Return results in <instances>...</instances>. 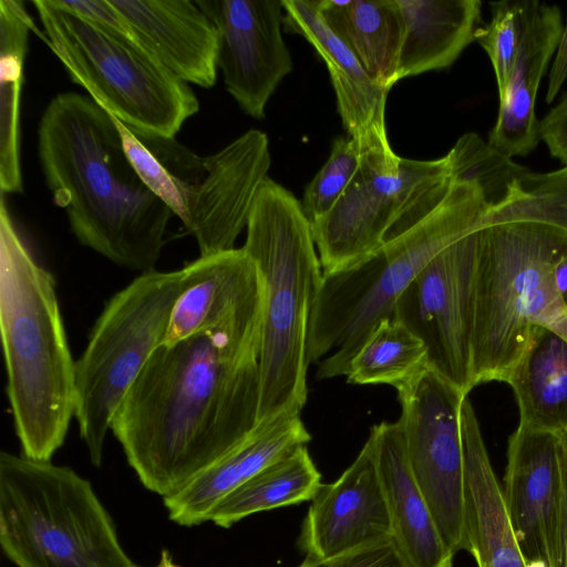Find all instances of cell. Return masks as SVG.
<instances>
[{"label": "cell", "mask_w": 567, "mask_h": 567, "mask_svg": "<svg viewBox=\"0 0 567 567\" xmlns=\"http://www.w3.org/2000/svg\"><path fill=\"white\" fill-rule=\"evenodd\" d=\"M262 303L159 344L111 431L141 483L163 498L243 443L258 423Z\"/></svg>", "instance_id": "obj_1"}, {"label": "cell", "mask_w": 567, "mask_h": 567, "mask_svg": "<svg viewBox=\"0 0 567 567\" xmlns=\"http://www.w3.org/2000/svg\"><path fill=\"white\" fill-rule=\"evenodd\" d=\"M38 155L81 245L120 267L155 270L174 214L137 176L109 112L91 96L55 95L39 123Z\"/></svg>", "instance_id": "obj_2"}, {"label": "cell", "mask_w": 567, "mask_h": 567, "mask_svg": "<svg viewBox=\"0 0 567 567\" xmlns=\"http://www.w3.org/2000/svg\"><path fill=\"white\" fill-rule=\"evenodd\" d=\"M0 333L6 393L22 455L51 461L75 413L76 361L52 272L18 233L0 198Z\"/></svg>", "instance_id": "obj_3"}, {"label": "cell", "mask_w": 567, "mask_h": 567, "mask_svg": "<svg viewBox=\"0 0 567 567\" xmlns=\"http://www.w3.org/2000/svg\"><path fill=\"white\" fill-rule=\"evenodd\" d=\"M246 228L243 248L262 284L260 423L300 414L307 402L308 326L323 272L301 203L270 177L257 192Z\"/></svg>", "instance_id": "obj_4"}, {"label": "cell", "mask_w": 567, "mask_h": 567, "mask_svg": "<svg viewBox=\"0 0 567 567\" xmlns=\"http://www.w3.org/2000/svg\"><path fill=\"white\" fill-rule=\"evenodd\" d=\"M488 208L477 188L454 183L442 204L400 236L347 268L322 275L307 336L318 380L347 375L372 330L391 318L399 297L442 249L484 226Z\"/></svg>", "instance_id": "obj_5"}, {"label": "cell", "mask_w": 567, "mask_h": 567, "mask_svg": "<svg viewBox=\"0 0 567 567\" xmlns=\"http://www.w3.org/2000/svg\"><path fill=\"white\" fill-rule=\"evenodd\" d=\"M567 250V230L534 221L478 230L472 341L473 385L508 382L535 327L567 341V307L554 266Z\"/></svg>", "instance_id": "obj_6"}, {"label": "cell", "mask_w": 567, "mask_h": 567, "mask_svg": "<svg viewBox=\"0 0 567 567\" xmlns=\"http://www.w3.org/2000/svg\"><path fill=\"white\" fill-rule=\"evenodd\" d=\"M0 544L18 567H140L89 481L8 452L0 453Z\"/></svg>", "instance_id": "obj_7"}, {"label": "cell", "mask_w": 567, "mask_h": 567, "mask_svg": "<svg viewBox=\"0 0 567 567\" xmlns=\"http://www.w3.org/2000/svg\"><path fill=\"white\" fill-rule=\"evenodd\" d=\"M44 42L71 81L140 136L174 138L199 110L188 83L137 42L61 8L34 0Z\"/></svg>", "instance_id": "obj_8"}, {"label": "cell", "mask_w": 567, "mask_h": 567, "mask_svg": "<svg viewBox=\"0 0 567 567\" xmlns=\"http://www.w3.org/2000/svg\"><path fill=\"white\" fill-rule=\"evenodd\" d=\"M184 281L183 268L141 274L107 300L91 330L76 361L74 417L95 466L117 406L164 340Z\"/></svg>", "instance_id": "obj_9"}, {"label": "cell", "mask_w": 567, "mask_h": 567, "mask_svg": "<svg viewBox=\"0 0 567 567\" xmlns=\"http://www.w3.org/2000/svg\"><path fill=\"white\" fill-rule=\"evenodd\" d=\"M453 185L447 155L398 156L390 145L362 147L360 165L334 206L311 223L322 272L352 266L434 212Z\"/></svg>", "instance_id": "obj_10"}, {"label": "cell", "mask_w": 567, "mask_h": 567, "mask_svg": "<svg viewBox=\"0 0 567 567\" xmlns=\"http://www.w3.org/2000/svg\"><path fill=\"white\" fill-rule=\"evenodd\" d=\"M413 476L453 554L467 550L461 408L467 396L429 367L398 389Z\"/></svg>", "instance_id": "obj_11"}, {"label": "cell", "mask_w": 567, "mask_h": 567, "mask_svg": "<svg viewBox=\"0 0 567 567\" xmlns=\"http://www.w3.org/2000/svg\"><path fill=\"white\" fill-rule=\"evenodd\" d=\"M478 230L434 256L399 297L392 315L424 343L429 368L466 395L474 388Z\"/></svg>", "instance_id": "obj_12"}, {"label": "cell", "mask_w": 567, "mask_h": 567, "mask_svg": "<svg viewBox=\"0 0 567 567\" xmlns=\"http://www.w3.org/2000/svg\"><path fill=\"white\" fill-rule=\"evenodd\" d=\"M218 31L217 64L226 90L247 115L265 117V107L292 70L281 35V0H196Z\"/></svg>", "instance_id": "obj_13"}, {"label": "cell", "mask_w": 567, "mask_h": 567, "mask_svg": "<svg viewBox=\"0 0 567 567\" xmlns=\"http://www.w3.org/2000/svg\"><path fill=\"white\" fill-rule=\"evenodd\" d=\"M270 165L268 136L256 128L204 157L205 175L192 189L183 223L200 256L235 248Z\"/></svg>", "instance_id": "obj_14"}, {"label": "cell", "mask_w": 567, "mask_h": 567, "mask_svg": "<svg viewBox=\"0 0 567 567\" xmlns=\"http://www.w3.org/2000/svg\"><path fill=\"white\" fill-rule=\"evenodd\" d=\"M301 543L307 556L326 559L391 537V520L372 439L332 484L311 499Z\"/></svg>", "instance_id": "obj_15"}, {"label": "cell", "mask_w": 567, "mask_h": 567, "mask_svg": "<svg viewBox=\"0 0 567 567\" xmlns=\"http://www.w3.org/2000/svg\"><path fill=\"white\" fill-rule=\"evenodd\" d=\"M561 434L518 424L508 440L503 493L526 563L546 560L559 489Z\"/></svg>", "instance_id": "obj_16"}, {"label": "cell", "mask_w": 567, "mask_h": 567, "mask_svg": "<svg viewBox=\"0 0 567 567\" xmlns=\"http://www.w3.org/2000/svg\"><path fill=\"white\" fill-rule=\"evenodd\" d=\"M136 41L186 83L209 89L217 79L218 31L190 0H111Z\"/></svg>", "instance_id": "obj_17"}, {"label": "cell", "mask_w": 567, "mask_h": 567, "mask_svg": "<svg viewBox=\"0 0 567 567\" xmlns=\"http://www.w3.org/2000/svg\"><path fill=\"white\" fill-rule=\"evenodd\" d=\"M284 28L305 38L324 62L348 136L362 146L390 144L385 127L388 92L367 73L353 52L326 24L315 0H281Z\"/></svg>", "instance_id": "obj_18"}, {"label": "cell", "mask_w": 567, "mask_h": 567, "mask_svg": "<svg viewBox=\"0 0 567 567\" xmlns=\"http://www.w3.org/2000/svg\"><path fill=\"white\" fill-rule=\"evenodd\" d=\"M183 270L184 287L162 343L172 344L217 327L262 303L258 269L243 247L199 256Z\"/></svg>", "instance_id": "obj_19"}, {"label": "cell", "mask_w": 567, "mask_h": 567, "mask_svg": "<svg viewBox=\"0 0 567 567\" xmlns=\"http://www.w3.org/2000/svg\"><path fill=\"white\" fill-rule=\"evenodd\" d=\"M563 30L557 6L529 0L526 23L488 144L514 157L534 151L539 140L536 95Z\"/></svg>", "instance_id": "obj_20"}, {"label": "cell", "mask_w": 567, "mask_h": 567, "mask_svg": "<svg viewBox=\"0 0 567 567\" xmlns=\"http://www.w3.org/2000/svg\"><path fill=\"white\" fill-rule=\"evenodd\" d=\"M310 439L299 413H282L258 423L237 447L182 491L163 498L169 518L183 526L208 522L212 511L227 494L276 460L307 445Z\"/></svg>", "instance_id": "obj_21"}, {"label": "cell", "mask_w": 567, "mask_h": 567, "mask_svg": "<svg viewBox=\"0 0 567 567\" xmlns=\"http://www.w3.org/2000/svg\"><path fill=\"white\" fill-rule=\"evenodd\" d=\"M375 461L390 520L391 537L408 567H452L427 502L411 471L399 421L371 427Z\"/></svg>", "instance_id": "obj_22"}, {"label": "cell", "mask_w": 567, "mask_h": 567, "mask_svg": "<svg viewBox=\"0 0 567 567\" xmlns=\"http://www.w3.org/2000/svg\"><path fill=\"white\" fill-rule=\"evenodd\" d=\"M464 454V523L467 551L477 567H526L473 405L461 408Z\"/></svg>", "instance_id": "obj_23"}, {"label": "cell", "mask_w": 567, "mask_h": 567, "mask_svg": "<svg viewBox=\"0 0 567 567\" xmlns=\"http://www.w3.org/2000/svg\"><path fill=\"white\" fill-rule=\"evenodd\" d=\"M404 34L398 81L451 66L481 28L478 0H398Z\"/></svg>", "instance_id": "obj_24"}, {"label": "cell", "mask_w": 567, "mask_h": 567, "mask_svg": "<svg viewBox=\"0 0 567 567\" xmlns=\"http://www.w3.org/2000/svg\"><path fill=\"white\" fill-rule=\"evenodd\" d=\"M326 24L386 91L398 82L404 21L398 0H315Z\"/></svg>", "instance_id": "obj_25"}, {"label": "cell", "mask_w": 567, "mask_h": 567, "mask_svg": "<svg viewBox=\"0 0 567 567\" xmlns=\"http://www.w3.org/2000/svg\"><path fill=\"white\" fill-rule=\"evenodd\" d=\"M516 396L519 424L554 433L567 432V341L535 327L508 382Z\"/></svg>", "instance_id": "obj_26"}, {"label": "cell", "mask_w": 567, "mask_h": 567, "mask_svg": "<svg viewBox=\"0 0 567 567\" xmlns=\"http://www.w3.org/2000/svg\"><path fill=\"white\" fill-rule=\"evenodd\" d=\"M42 40L23 1L0 0V188L23 192L20 165V96L29 32Z\"/></svg>", "instance_id": "obj_27"}, {"label": "cell", "mask_w": 567, "mask_h": 567, "mask_svg": "<svg viewBox=\"0 0 567 567\" xmlns=\"http://www.w3.org/2000/svg\"><path fill=\"white\" fill-rule=\"evenodd\" d=\"M320 480L307 445L298 446L227 494L208 522L228 528L251 514L312 499Z\"/></svg>", "instance_id": "obj_28"}, {"label": "cell", "mask_w": 567, "mask_h": 567, "mask_svg": "<svg viewBox=\"0 0 567 567\" xmlns=\"http://www.w3.org/2000/svg\"><path fill=\"white\" fill-rule=\"evenodd\" d=\"M427 367L424 343L391 317L372 330L346 378L352 384H389L398 389Z\"/></svg>", "instance_id": "obj_29"}, {"label": "cell", "mask_w": 567, "mask_h": 567, "mask_svg": "<svg viewBox=\"0 0 567 567\" xmlns=\"http://www.w3.org/2000/svg\"><path fill=\"white\" fill-rule=\"evenodd\" d=\"M446 155L452 181L475 186L488 212L504 205L518 179L529 171L474 132L463 134Z\"/></svg>", "instance_id": "obj_30"}, {"label": "cell", "mask_w": 567, "mask_h": 567, "mask_svg": "<svg viewBox=\"0 0 567 567\" xmlns=\"http://www.w3.org/2000/svg\"><path fill=\"white\" fill-rule=\"evenodd\" d=\"M509 221L542 223L567 230V165L549 173L526 172L511 198L487 213L484 226Z\"/></svg>", "instance_id": "obj_31"}, {"label": "cell", "mask_w": 567, "mask_h": 567, "mask_svg": "<svg viewBox=\"0 0 567 567\" xmlns=\"http://www.w3.org/2000/svg\"><path fill=\"white\" fill-rule=\"evenodd\" d=\"M528 2L529 0L491 2L492 19L478 29L475 37L492 62L498 93L505 89L517 55Z\"/></svg>", "instance_id": "obj_32"}, {"label": "cell", "mask_w": 567, "mask_h": 567, "mask_svg": "<svg viewBox=\"0 0 567 567\" xmlns=\"http://www.w3.org/2000/svg\"><path fill=\"white\" fill-rule=\"evenodd\" d=\"M361 143L351 136L337 137L330 155L306 186L302 208L310 223L326 215L338 202L360 165Z\"/></svg>", "instance_id": "obj_33"}, {"label": "cell", "mask_w": 567, "mask_h": 567, "mask_svg": "<svg viewBox=\"0 0 567 567\" xmlns=\"http://www.w3.org/2000/svg\"><path fill=\"white\" fill-rule=\"evenodd\" d=\"M111 116L120 133L124 152L140 179L184 223L193 185H187L172 175L141 137L113 114Z\"/></svg>", "instance_id": "obj_34"}, {"label": "cell", "mask_w": 567, "mask_h": 567, "mask_svg": "<svg viewBox=\"0 0 567 567\" xmlns=\"http://www.w3.org/2000/svg\"><path fill=\"white\" fill-rule=\"evenodd\" d=\"M299 567H408L392 538L320 559L307 556Z\"/></svg>", "instance_id": "obj_35"}, {"label": "cell", "mask_w": 567, "mask_h": 567, "mask_svg": "<svg viewBox=\"0 0 567 567\" xmlns=\"http://www.w3.org/2000/svg\"><path fill=\"white\" fill-rule=\"evenodd\" d=\"M545 564L567 567V432L560 442V480Z\"/></svg>", "instance_id": "obj_36"}, {"label": "cell", "mask_w": 567, "mask_h": 567, "mask_svg": "<svg viewBox=\"0 0 567 567\" xmlns=\"http://www.w3.org/2000/svg\"><path fill=\"white\" fill-rule=\"evenodd\" d=\"M55 2L61 8L85 20L100 24L137 42L130 23L112 4L111 0H55Z\"/></svg>", "instance_id": "obj_37"}, {"label": "cell", "mask_w": 567, "mask_h": 567, "mask_svg": "<svg viewBox=\"0 0 567 567\" xmlns=\"http://www.w3.org/2000/svg\"><path fill=\"white\" fill-rule=\"evenodd\" d=\"M538 133L551 156L567 165V93L539 121Z\"/></svg>", "instance_id": "obj_38"}, {"label": "cell", "mask_w": 567, "mask_h": 567, "mask_svg": "<svg viewBox=\"0 0 567 567\" xmlns=\"http://www.w3.org/2000/svg\"><path fill=\"white\" fill-rule=\"evenodd\" d=\"M567 79V19L563 27L560 39L555 52V59L549 70V81L546 102L551 103Z\"/></svg>", "instance_id": "obj_39"}, {"label": "cell", "mask_w": 567, "mask_h": 567, "mask_svg": "<svg viewBox=\"0 0 567 567\" xmlns=\"http://www.w3.org/2000/svg\"><path fill=\"white\" fill-rule=\"evenodd\" d=\"M554 278L557 290L567 307V250L557 259L554 266Z\"/></svg>", "instance_id": "obj_40"}, {"label": "cell", "mask_w": 567, "mask_h": 567, "mask_svg": "<svg viewBox=\"0 0 567 567\" xmlns=\"http://www.w3.org/2000/svg\"><path fill=\"white\" fill-rule=\"evenodd\" d=\"M156 567H181L178 565H175L172 560L171 553L166 549H164L161 554V561Z\"/></svg>", "instance_id": "obj_41"}, {"label": "cell", "mask_w": 567, "mask_h": 567, "mask_svg": "<svg viewBox=\"0 0 567 567\" xmlns=\"http://www.w3.org/2000/svg\"><path fill=\"white\" fill-rule=\"evenodd\" d=\"M526 567H547L544 560H533L526 564Z\"/></svg>", "instance_id": "obj_42"}]
</instances>
